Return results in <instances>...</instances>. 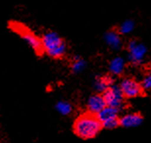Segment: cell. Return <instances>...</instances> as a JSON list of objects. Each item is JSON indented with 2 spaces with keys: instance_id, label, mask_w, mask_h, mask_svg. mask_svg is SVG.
Segmentation results:
<instances>
[{
  "instance_id": "1",
  "label": "cell",
  "mask_w": 151,
  "mask_h": 143,
  "mask_svg": "<svg viewBox=\"0 0 151 143\" xmlns=\"http://www.w3.org/2000/svg\"><path fill=\"white\" fill-rule=\"evenodd\" d=\"M102 127L103 126L97 115L87 111L86 113L81 114L76 119L73 129L75 134L80 138L92 139L97 136Z\"/></svg>"
},
{
  "instance_id": "2",
  "label": "cell",
  "mask_w": 151,
  "mask_h": 143,
  "mask_svg": "<svg viewBox=\"0 0 151 143\" xmlns=\"http://www.w3.org/2000/svg\"><path fill=\"white\" fill-rule=\"evenodd\" d=\"M41 40L44 53H46L48 56L52 57L54 59H60L65 56L66 51H67V45H66L64 39L58 33L48 32L44 33L41 37Z\"/></svg>"
},
{
  "instance_id": "3",
  "label": "cell",
  "mask_w": 151,
  "mask_h": 143,
  "mask_svg": "<svg viewBox=\"0 0 151 143\" xmlns=\"http://www.w3.org/2000/svg\"><path fill=\"white\" fill-rule=\"evenodd\" d=\"M9 27H10V29L13 30L14 32L19 34L21 37L34 49L35 54H37L39 56L44 54V49H43V46H42L41 38L38 37V36L35 34V32H32L29 28H27L23 24L14 22V21L9 23Z\"/></svg>"
},
{
  "instance_id": "4",
  "label": "cell",
  "mask_w": 151,
  "mask_h": 143,
  "mask_svg": "<svg viewBox=\"0 0 151 143\" xmlns=\"http://www.w3.org/2000/svg\"><path fill=\"white\" fill-rule=\"evenodd\" d=\"M119 109L111 107V106H106L97 114L98 119L100 120L103 127L107 129H116L118 126H120V118Z\"/></svg>"
},
{
  "instance_id": "5",
  "label": "cell",
  "mask_w": 151,
  "mask_h": 143,
  "mask_svg": "<svg viewBox=\"0 0 151 143\" xmlns=\"http://www.w3.org/2000/svg\"><path fill=\"white\" fill-rule=\"evenodd\" d=\"M107 106L117 108L121 110L125 104V96L120 86H110L102 93Z\"/></svg>"
},
{
  "instance_id": "6",
  "label": "cell",
  "mask_w": 151,
  "mask_h": 143,
  "mask_svg": "<svg viewBox=\"0 0 151 143\" xmlns=\"http://www.w3.org/2000/svg\"><path fill=\"white\" fill-rule=\"evenodd\" d=\"M125 98H134L143 95L144 88L142 84L134 78H125L120 84Z\"/></svg>"
},
{
  "instance_id": "7",
  "label": "cell",
  "mask_w": 151,
  "mask_h": 143,
  "mask_svg": "<svg viewBox=\"0 0 151 143\" xmlns=\"http://www.w3.org/2000/svg\"><path fill=\"white\" fill-rule=\"evenodd\" d=\"M129 60L134 65H139L146 55V47L135 40H131L128 45Z\"/></svg>"
},
{
  "instance_id": "8",
  "label": "cell",
  "mask_w": 151,
  "mask_h": 143,
  "mask_svg": "<svg viewBox=\"0 0 151 143\" xmlns=\"http://www.w3.org/2000/svg\"><path fill=\"white\" fill-rule=\"evenodd\" d=\"M106 102L102 94H94L90 96L87 101V110L90 113L97 115L102 109L106 107Z\"/></svg>"
},
{
  "instance_id": "9",
  "label": "cell",
  "mask_w": 151,
  "mask_h": 143,
  "mask_svg": "<svg viewBox=\"0 0 151 143\" xmlns=\"http://www.w3.org/2000/svg\"><path fill=\"white\" fill-rule=\"evenodd\" d=\"M142 117L137 113H129L120 118V126L124 127H134L142 123Z\"/></svg>"
},
{
  "instance_id": "10",
  "label": "cell",
  "mask_w": 151,
  "mask_h": 143,
  "mask_svg": "<svg viewBox=\"0 0 151 143\" xmlns=\"http://www.w3.org/2000/svg\"><path fill=\"white\" fill-rule=\"evenodd\" d=\"M105 40L107 44L114 50H118L122 47V38L118 30H109L105 34Z\"/></svg>"
},
{
  "instance_id": "11",
  "label": "cell",
  "mask_w": 151,
  "mask_h": 143,
  "mask_svg": "<svg viewBox=\"0 0 151 143\" xmlns=\"http://www.w3.org/2000/svg\"><path fill=\"white\" fill-rule=\"evenodd\" d=\"M109 70L111 74L115 75H119L122 74L124 70H125V61H124L123 58L116 57L111 60L109 64Z\"/></svg>"
},
{
  "instance_id": "12",
  "label": "cell",
  "mask_w": 151,
  "mask_h": 143,
  "mask_svg": "<svg viewBox=\"0 0 151 143\" xmlns=\"http://www.w3.org/2000/svg\"><path fill=\"white\" fill-rule=\"evenodd\" d=\"M110 86H112V78L110 77H99L95 80V89L103 93Z\"/></svg>"
},
{
  "instance_id": "13",
  "label": "cell",
  "mask_w": 151,
  "mask_h": 143,
  "mask_svg": "<svg viewBox=\"0 0 151 143\" xmlns=\"http://www.w3.org/2000/svg\"><path fill=\"white\" fill-rule=\"evenodd\" d=\"M86 61L83 59H81V57L77 56L74 58V61H73V63H72L71 68H72V71L74 73H80L86 68Z\"/></svg>"
},
{
  "instance_id": "14",
  "label": "cell",
  "mask_w": 151,
  "mask_h": 143,
  "mask_svg": "<svg viewBox=\"0 0 151 143\" xmlns=\"http://www.w3.org/2000/svg\"><path fill=\"white\" fill-rule=\"evenodd\" d=\"M134 28V22L132 20H127L124 23H122V25L119 27L118 32H120V34H128V33L132 32Z\"/></svg>"
},
{
  "instance_id": "15",
  "label": "cell",
  "mask_w": 151,
  "mask_h": 143,
  "mask_svg": "<svg viewBox=\"0 0 151 143\" xmlns=\"http://www.w3.org/2000/svg\"><path fill=\"white\" fill-rule=\"evenodd\" d=\"M56 109L60 114L69 115L72 112V105L68 102L61 101V102H58L56 104Z\"/></svg>"
},
{
  "instance_id": "16",
  "label": "cell",
  "mask_w": 151,
  "mask_h": 143,
  "mask_svg": "<svg viewBox=\"0 0 151 143\" xmlns=\"http://www.w3.org/2000/svg\"><path fill=\"white\" fill-rule=\"evenodd\" d=\"M141 84H142L144 90H151V73H149V74L143 78Z\"/></svg>"
}]
</instances>
